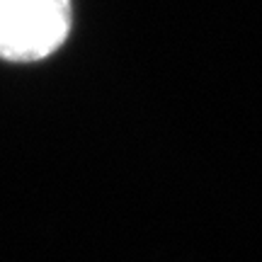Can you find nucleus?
<instances>
[{
    "label": "nucleus",
    "instance_id": "f257e3e1",
    "mask_svg": "<svg viewBox=\"0 0 262 262\" xmlns=\"http://www.w3.org/2000/svg\"><path fill=\"white\" fill-rule=\"evenodd\" d=\"M71 32V0H0V58L32 63L51 56Z\"/></svg>",
    "mask_w": 262,
    "mask_h": 262
}]
</instances>
